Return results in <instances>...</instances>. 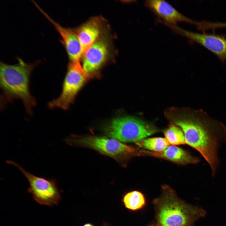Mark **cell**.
I'll use <instances>...</instances> for the list:
<instances>
[{
	"label": "cell",
	"instance_id": "3957f363",
	"mask_svg": "<svg viewBox=\"0 0 226 226\" xmlns=\"http://www.w3.org/2000/svg\"><path fill=\"white\" fill-rule=\"evenodd\" d=\"M161 196L155 199L156 226H191L204 217L206 211L179 198L169 186L162 187Z\"/></svg>",
	"mask_w": 226,
	"mask_h": 226
},
{
	"label": "cell",
	"instance_id": "4fadbf2b",
	"mask_svg": "<svg viewBox=\"0 0 226 226\" xmlns=\"http://www.w3.org/2000/svg\"><path fill=\"white\" fill-rule=\"evenodd\" d=\"M101 29L100 20L96 17L88 21L77 30L76 34L83 54L99 38Z\"/></svg>",
	"mask_w": 226,
	"mask_h": 226
},
{
	"label": "cell",
	"instance_id": "9a60e30c",
	"mask_svg": "<svg viewBox=\"0 0 226 226\" xmlns=\"http://www.w3.org/2000/svg\"><path fill=\"white\" fill-rule=\"evenodd\" d=\"M136 143L140 148L155 152L162 151L170 146L165 138L161 137L144 138Z\"/></svg>",
	"mask_w": 226,
	"mask_h": 226
},
{
	"label": "cell",
	"instance_id": "2e32d148",
	"mask_svg": "<svg viewBox=\"0 0 226 226\" xmlns=\"http://www.w3.org/2000/svg\"><path fill=\"white\" fill-rule=\"evenodd\" d=\"M165 138L169 144L176 146L186 144L184 134L178 126L171 124L164 131Z\"/></svg>",
	"mask_w": 226,
	"mask_h": 226
},
{
	"label": "cell",
	"instance_id": "ba28073f",
	"mask_svg": "<svg viewBox=\"0 0 226 226\" xmlns=\"http://www.w3.org/2000/svg\"><path fill=\"white\" fill-rule=\"evenodd\" d=\"M168 26L178 34L202 46L215 54L222 62L226 61V38L223 36L193 32L177 25H168Z\"/></svg>",
	"mask_w": 226,
	"mask_h": 226
},
{
	"label": "cell",
	"instance_id": "8992f818",
	"mask_svg": "<svg viewBox=\"0 0 226 226\" xmlns=\"http://www.w3.org/2000/svg\"><path fill=\"white\" fill-rule=\"evenodd\" d=\"M88 77L79 62H71L68 65L61 94L58 98L48 103L49 107L68 109Z\"/></svg>",
	"mask_w": 226,
	"mask_h": 226
},
{
	"label": "cell",
	"instance_id": "6da1fadb",
	"mask_svg": "<svg viewBox=\"0 0 226 226\" xmlns=\"http://www.w3.org/2000/svg\"><path fill=\"white\" fill-rule=\"evenodd\" d=\"M164 114L171 124L182 130L186 143L201 154L214 174L218 164V134L225 130L223 125L201 110L173 107L166 109Z\"/></svg>",
	"mask_w": 226,
	"mask_h": 226
},
{
	"label": "cell",
	"instance_id": "277c9868",
	"mask_svg": "<svg viewBox=\"0 0 226 226\" xmlns=\"http://www.w3.org/2000/svg\"><path fill=\"white\" fill-rule=\"evenodd\" d=\"M107 134L124 142L136 143L158 132L154 126L140 119L126 116L113 120L105 127Z\"/></svg>",
	"mask_w": 226,
	"mask_h": 226
},
{
	"label": "cell",
	"instance_id": "e0dca14e",
	"mask_svg": "<svg viewBox=\"0 0 226 226\" xmlns=\"http://www.w3.org/2000/svg\"><path fill=\"white\" fill-rule=\"evenodd\" d=\"M221 28H226V23H222L221 24Z\"/></svg>",
	"mask_w": 226,
	"mask_h": 226
},
{
	"label": "cell",
	"instance_id": "9c48e42d",
	"mask_svg": "<svg viewBox=\"0 0 226 226\" xmlns=\"http://www.w3.org/2000/svg\"><path fill=\"white\" fill-rule=\"evenodd\" d=\"M109 50L106 40L100 38L84 53L83 68L88 77L96 73L105 62Z\"/></svg>",
	"mask_w": 226,
	"mask_h": 226
},
{
	"label": "cell",
	"instance_id": "ac0fdd59",
	"mask_svg": "<svg viewBox=\"0 0 226 226\" xmlns=\"http://www.w3.org/2000/svg\"><path fill=\"white\" fill-rule=\"evenodd\" d=\"M83 226H94L92 224L90 223H87L84 224Z\"/></svg>",
	"mask_w": 226,
	"mask_h": 226
},
{
	"label": "cell",
	"instance_id": "52a82bcc",
	"mask_svg": "<svg viewBox=\"0 0 226 226\" xmlns=\"http://www.w3.org/2000/svg\"><path fill=\"white\" fill-rule=\"evenodd\" d=\"M73 141L94 149L108 155L117 157L137 155L138 149L126 145L114 139L90 136L78 138Z\"/></svg>",
	"mask_w": 226,
	"mask_h": 226
},
{
	"label": "cell",
	"instance_id": "7a4b0ae2",
	"mask_svg": "<svg viewBox=\"0 0 226 226\" xmlns=\"http://www.w3.org/2000/svg\"><path fill=\"white\" fill-rule=\"evenodd\" d=\"M17 59L18 63L15 64H8L1 61L0 62V84L3 102L20 100L27 114L32 115V109L36 102L30 92V78L33 70L40 61L27 63L20 57Z\"/></svg>",
	"mask_w": 226,
	"mask_h": 226
},
{
	"label": "cell",
	"instance_id": "5b68a950",
	"mask_svg": "<svg viewBox=\"0 0 226 226\" xmlns=\"http://www.w3.org/2000/svg\"><path fill=\"white\" fill-rule=\"evenodd\" d=\"M6 162L16 167L25 176L29 184L27 191L37 202L48 206L55 205L59 203L61 195L55 179L35 175L13 161L8 160Z\"/></svg>",
	"mask_w": 226,
	"mask_h": 226
},
{
	"label": "cell",
	"instance_id": "7c38bea8",
	"mask_svg": "<svg viewBox=\"0 0 226 226\" xmlns=\"http://www.w3.org/2000/svg\"><path fill=\"white\" fill-rule=\"evenodd\" d=\"M139 156H148L168 160L180 164H194L199 159L187 151L175 146H169L164 150L159 152L140 149Z\"/></svg>",
	"mask_w": 226,
	"mask_h": 226
},
{
	"label": "cell",
	"instance_id": "8fae6325",
	"mask_svg": "<svg viewBox=\"0 0 226 226\" xmlns=\"http://www.w3.org/2000/svg\"><path fill=\"white\" fill-rule=\"evenodd\" d=\"M41 13L53 25L60 34L62 43L64 46L71 62H79L83 55L78 37L71 29L62 26L49 16L37 3L35 4Z\"/></svg>",
	"mask_w": 226,
	"mask_h": 226
},
{
	"label": "cell",
	"instance_id": "5bb4252c",
	"mask_svg": "<svg viewBox=\"0 0 226 226\" xmlns=\"http://www.w3.org/2000/svg\"><path fill=\"white\" fill-rule=\"evenodd\" d=\"M122 202L126 208L133 211L141 209L146 205V199L143 194L137 191L126 193L123 197Z\"/></svg>",
	"mask_w": 226,
	"mask_h": 226
},
{
	"label": "cell",
	"instance_id": "30bf717a",
	"mask_svg": "<svg viewBox=\"0 0 226 226\" xmlns=\"http://www.w3.org/2000/svg\"><path fill=\"white\" fill-rule=\"evenodd\" d=\"M145 5L165 25H177L178 22H184L195 25V21L183 15L169 3L164 0L145 1Z\"/></svg>",
	"mask_w": 226,
	"mask_h": 226
}]
</instances>
